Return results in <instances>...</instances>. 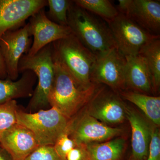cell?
<instances>
[{
    "label": "cell",
    "mask_w": 160,
    "mask_h": 160,
    "mask_svg": "<svg viewBox=\"0 0 160 160\" xmlns=\"http://www.w3.org/2000/svg\"><path fill=\"white\" fill-rule=\"evenodd\" d=\"M90 115L103 122L117 124L122 122L125 116V106L117 96L111 92H100Z\"/></svg>",
    "instance_id": "obj_16"
},
{
    "label": "cell",
    "mask_w": 160,
    "mask_h": 160,
    "mask_svg": "<svg viewBox=\"0 0 160 160\" xmlns=\"http://www.w3.org/2000/svg\"><path fill=\"white\" fill-rule=\"evenodd\" d=\"M18 109L15 100L0 105V136L4 132L16 124Z\"/></svg>",
    "instance_id": "obj_23"
},
{
    "label": "cell",
    "mask_w": 160,
    "mask_h": 160,
    "mask_svg": "<svg viewBox=\"0 0 160 160\" xmlns=\"http://www.w3.org/2000/svg\"><path fill=\"white\" fill-rule=\"evenodd\" d=\"M29 32L33 36L32 44L27 55L32 56L45 46L67 37L72 32L68 26L58 25L47 18L45 8L29 18Z\"/></svg>",
    "instance_id": "obj_9"
},
{
    "label": "cell",
    "mask_w": 160,
    "mask_h": 160,
    "mask_svg": "<svg viewBox=\"0 0 160 160\" xmlns=\"http://www.w3.org/2000/svg\"><path fill=\"white\" fill-rule=\"evenodd\" d=\"M76 146L69 135L67 130L58 138L53 146L58 155L63 160H66L67 155L72 149Z\"/></svg>",
    "instance_id": "obj_25"
},
{
    "label": "cell",
    "mask_w": 160,
    "mask_h": 160,
    "mask_svg": "<svg viewBox=\"0 0 160 160\" xmlns=\"http://www.w3.org/2000/svg\"><path fill=\"white\" fill-rule=\"evenodd\" d=\"M118 2L116 8L120 13L151 34L160 36V1L119 0Z\"/></svg>",
    "instance_id": "obj_12"
},
{
    "label": "cell",
    "mask_w": 160,
    "mask_h": 160,
    "mask_svg": "<svg viewBox=\"0 0 160 160\" xmlns=\"http://www.w3.org/2000/svg\"><path fill=\"white\" fill-rule=\"evenodd\" d=\"M87 155L85 147L76 145L67 155L66 160H87Z\"/></svg>",
    "instance_id": "obj_27"
},
{
    "label": "cell",
    "mask_w": 160,
    "mask_h": 160,
    "mask_svg": "<svg viewBox=\"0 0 160 160\" xmlns=\"http://www.w3.org/2000/svg\"><path fill=\"white\" fill-rule=\"evenodd\" d=\"M24 160H63L52 146H39Z\"/></svg>",
    "instance_id": "obj_24"
},
{
    "label": "cell",
    "mask_w": 160,
    "mask_h": 160,
    "mask_svg": "<svg viewBox=\"0 0 160 160\" xmlns=\"http://www.w3.org/2000/svg\"><path fill=\"white\" fill-rule=\"evenodd\" d=\"M0 160H13L10 155L0 145Z\"/></svg>",
    "instance_id": "obj_29"
},
{
    "label": "cell",
    "mask_w": 160,
    "mask_h": 160,
    "mask_svg": "<svg viewBox=\"0 0 160 160\" xmlns=\"http://www.w3.org/2000/svg\"><path fill=\"white\" fill-rule=\"evenodd\" d=\"M72 1L47 0L49 10L47 18L52 22L63 26H68V12Z\"/></svg>",
    "instance_id": "obj_22"
},
{
    "label": "cell",
    "mask_w": 160,
    "mask_h": 160,
    "mask_svg": "<svg viewBox=\"0 0 160 160\" xmlns=\"http://www.w3.org/2000/svg\"><path fill=\"white\" fill-rule=\"evenodd\" d=\"M37 80L36 75L31 70L24 71L17 81L0 79V105L19 98L32 96Z\"/></svg>",
    "instance_id": "obj_17"
},
{
    "label": "cell",
    "mask_w": 160,
    "mask_h": 160,
    "mask_svg": "<svg viewBox=\"0 0 160 160\" xmlns=\"http://www.w3.org/2000/svg\"><path fill=\"white\" fill-rule=\"evenodd\" d=\"M126 58L115 47L97 58L92 73V82L102 83L114 89H125Z\"/></svg>",
    "instance_id": "obj_10"
},
{
    "label": "cell",
    "mask_w": 160,
    "mask_h": 160,
    "mask_svg": "<svg viewBox=\"0 0 160 160\" xmlns=\"http://www.w3.org/2000/svg\"><path fill=\"white\" fill-rule=\"evenodd\" d=\"M8 77L6 64L2 55L0 50V79H5Z\"/></svg>",
    "instance_id": "obj_28"
},
{
    "label": "cell",
    "mask_w": 160,
    "mask_h": 160,
    "mask_svg": "<svg viewBox=\"0 0 160 160\" xmlns=\"http://www.w3.org/2000/svg\"><path fill=\"white\" fill-rule=\"evenodd\" d=\"M141 55L146 62L149 70L153 91L158 90L160 85V40L155 38L141 49Z\"/></svg>",
    "instance_id": "obj_20"
},
{
    "label": "cell",
    "mask_w": 160,
    "mask_h": 160,
    "mask_svg": "<svg viewBox=\"0 0 160 160\" xmlns=\"http://www.w3.org/2000/svg\"><path fill=\"white\" fill-rule=\"evenodd\" d=\"M76 5L92 14L98 16L106 22L114 18L119 14L115 6L108 0H75Z\"/></svg>",
    "instance_id": "obj_21"
},
{
    "label": "cell",
    "mask_w": 160,
    "mask_h": 160,
    "mask_svg": "<svg viewBox=\"0 0 160 160\" xmlns=\"http://www.w3.org/2000/svg\"><path fill=\"white\" fill-rule=\"evenodd\" d=\"M18 69L19 73L31 70L37 78L38 85L29 102V109L34 111L50 106L49 96L54 78L51 44L45 46L32 56L24 55L19 62Z\"/></svg>",
    "instance_id": "obj_4"
},
{
    "label": "cell",
    "mask_w": 160,
    "mask_h": 160,
    "mask_svg": "<svg viewBox=\"0 0 160 160\" xmlns=\"http://www.w3.org/2000/svg\"><path fill=\"white\" fill-rule=\"evenodd\" d=\"M147 160H160V132L158 128L152 129Z\"/></svg>",
    "instance_id": "obj_26"
},
{
    "label": "cell",
    "mask_w": 160,
    "mask_h": 160,
    "mask_svg": "<svg viewBox=\"0 0 160 160\" xmlns=\"http://www.w3.org/2000/svg\"><path fill=\"white\" fill-rule=\"evenodd\" d=\"M126 58L125 88L146 94L153 91L151 77L144 58L140 54Z\"/></svg>",
    "instance_id": "obj_15"
},
{
    "label": "cell",
    "mask_w": 160,
    "mask_h": 160,
    "mask_svg": "<svg viewBox=\"0 0 160 160\" xmlns=\"http://www.w3.org/2000/svg\"><path fill=\"white\" fill-rule=\"evenodd\" d=\"M53 61L54 78L49 96V105L69 119L89 100L96 86L84 89L61 64L54 59Z\"/></svg>",
    "instance_id": "obj_3"
},
{
    "label": "cell",
    "mask_w": 160,
    "mask_h": 160,
    "mask_svg": "<svg viewBox=\"0 0 160 160\" xmlns=\"http://www.w3.org/2000/svg\"><path fill=\"white\" fill-rule=\"evenodd\" d=\"M125 145L122 138L102 143H92L84 146L87 155V160H119Z\"/></svg>",
    "instance_id": "obj_18"
},
{
    "label": "cell",
    "mask_w": 160,
    "mask_h": 160,
    "mask_svg": "<svg viewBox=\"0 0 160 160\" xmlns=\"http://www.w3.org/2000/svg\"><path fill=\"white\" fill-rule=\"evenodd\" d=\"M0 145L13 160H24L39 146L28 128L17 123L1 135Z\"/></svg>",
    "instance_id": "obj_13"
},
{
    "label": "cell",
    "mask_w": 160,
    "mask_h": 160,
    "mask_svg": "<svg viewBox=\"0 0 160 160\" xmlns=\"http://www.w3.org/2000/svg\"><path fill=\"white\" fill-rule=\"evenodd\" d=\"M117 47L125 57L135 56L150 41L160 36L153 35L122 13H119L107 22Z\"/></svg>",
    "instance_id": "obj_6"
},
{
    "label": "cell",
    "mask_w": 160,
    "mask_h": 160,
    "mask_svg": "<svg viewBox=\"0 0 160 160\" xmlns=\"http://www.w3.org/2000/svg\"><path fill=\"white\" fill-rule=\"evenodd\" d=\"M17 123L33 133L39 146H52L67 130L69 119L54 107L36 112H26L18 109Z\"/></svg>",
    "instance_id": "obj_5"
},
{
    "label": "cell",
    "mask_w": 160,
    "mask_h": 160,
    "mask_svg": "<svg viewBox=\"0 0 160 160\" xmlns=\"http://www.w3.org/2000/svg\"><path fill=\"white\" fill-rule=\"evenodd\" d=\"M67 131L78 146L106 141L121 133L122 129L105 125L89 114L69 121Z\"/></svg>",
    "instance_id": "obj_8"
},
{
    "label": "cell",
    "mask_w": 160,
    "mask_h": 160,
    "mask_svg": "<svg viewBox=\"0 0 160 160\" xmlns=\"http://www.w3.org/2000/svg\"><path fill=\"white\" fill-rule=\"evenodd\" d=\"M53 59L58 62L83 88L95 86L92 73L97 58L73 33L52 43Z\"/></svg>",
    "instance_id": "obj_2"
},
{
    "label": "cell",
    "mask_w": 160,
    "mask_h": 160,
    "mask_svg": "<svg viewBox=\"0 0 160 160\" xmlns=\"http://www.w3.org/2000/svg\"><path fill=\"white\" fill-rule=\"evenodd\" d=\"M68 26L97 58L117 47L107 23L78 6L73 1L68 12Z\"/></svg>",
    "instance_id": "obj_1"
},
{
    "label": "cell",
    "mask_w": 160,
    "mask_h": 160,
    "mask_svg": "<svg viewBox=\"0 0 160 160\" xmlns=\"http://www.w3.org/2000/svg\"><path fill=\"white\" fill-rule=\"evenodd\" d=\"M126 116L131 127V145L134 160H145L149 152L152 129L137 112L125 106Z\"/></svg>",
    "instance_id": "obj_14"
},
{
    "label": "cell",
    "mask_w": 160,
    "mask_h": 160,
    "mask_svg": "<svg viewBox=\"0 0 160 160\" xmlns=\"http://www.w3.org/2000/svg\"><path fill=\"white\" fill-rule=\"evenodd\" d=\"M124 99L138 107L155 125H160V97L134 91L122 92Z\"/></svg>",
    "instance_id": "obj_19"
},
{
    "label": "cell",
    "mask_w": 160,
    "mask_h": 160,
    "mask_svg": "<svg viewBox=\"0 0 160 160\" xmlns=\"http://www.w3.org/2000/svg\"><path fill=\"white\" fill-rule=\"evenodd\" d=\"M47 6V0H0V38L25 26L27 19Z\"/></svg>",
    "instance_id": "obj_11"
},
{
    "label": "cell",
    "mask_w": 160,
    "mask_h": 160,
    "mask_svg": "<svg viewBox=\"0 0 160 160\" xmlns=\"http://www.w3.org/2000/svg\"><path fill=\"white\" fill-rule=\"evenodd\" d=\"M28 23L19 29L6 32L0 38V50L6 64L8 78L16 81L19 62L32 44Z\"/></svg>",
    "instance_id": "obj_7"
}]
</instances>
